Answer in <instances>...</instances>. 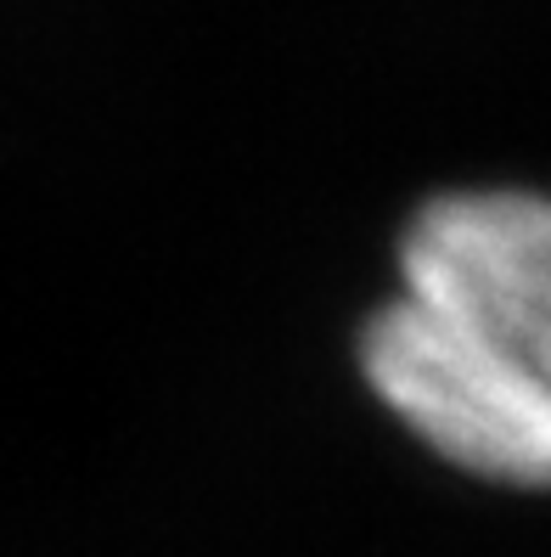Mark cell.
<instances>
[{"label":"cell","mask_w":551,"mask_h":557,"mask_svg":"<svg viewBox=\"0 0 551 557\" xmlns=\"http://www.w3.org/2000/svg\"><path fill=\"white\" fill-rule=\"evenodd\" d=\"M361 367L444 462L551 490V198H434L400 243V299L372 315Z\"/></svg>","instance_id":"obj_1"}]
</instances>
